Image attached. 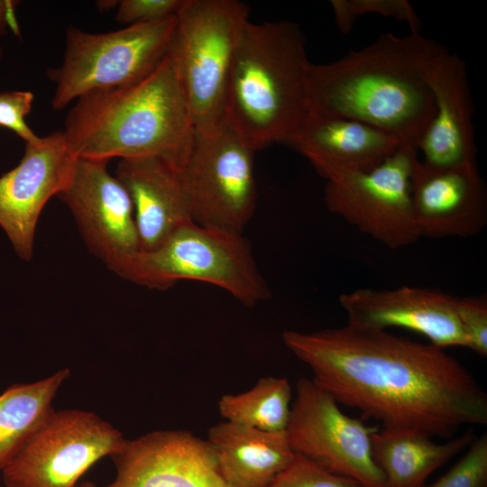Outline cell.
<instances>
[{"instance_id":"10","label":"cell","mask_w":487,"mask_h":487,"mask_svg":"<svg viewBox=\"0 0 487 487\" xmlns=\"http://www.w3.org/2000/svg\"><path fill=\"white\" fill-rule=\"evenodd\" d=\"M121 431L94 412L53 411L3 470L5 487H76L98 460L121 451Z\"/></svg>"},{"instance_id":"8","label":"cell","mask_w":487,"mask_h":487,"mask_svg":"<svg viewBox=\"0 0 487 487\" xmlns=\"http://www.w3.org/2000/svg\"><path fill=\"white\" fill-rule=\"evenodd\" d=\"M418 154L417 148L401 145L371 170L328 176L324 190L327 208L391 249L414 244L420 236L410 178Z\"/></svg>"},{"instance_id":"14","label":"cell","mask_w":487,"mask_h":487,"mask_svg":"<svg viewBox=\"0 0 487 487\" xmlns=\"http://www.w3.org/2000/svg\"><path fill=\"white\" fill-rule=\"evenodd\" d=\"M115 476L106 487H231L207 440L159 430L128 440L113 455Z\"/></svg>"},{"instance_id":"27","label":"cell","mask_w":487,"mask_h":487,"mask_svg":"<svg viewBox=\"0 0 487 487\" xmlns=\"http://www.w3.org/2000/svg\"><path fill=\"white\" fill-rule=\"evenodd\" d=\"M33 100V93L28 90L0 91V126L14 132L25 143H35L41 139L25 120Z\"/></svg>"},{"instance_id":"11","label":"cell","mask_w":487,"mask_h":487,"mask_svg":"<svg viewBox=\"0 0 487 487\" xmlns=\"http://www.w3.org/2000/svg\"><path fill=\"white\" fill-rule=\"evenodd\" d=\"M375 430L342 412L337 401L312 379L298 380L285 429L295 454L361 487H387L372 458L371 436Z\"/></svg>"},{"instance_id":"15","label":"cell","mask_w":487,"mask_h":487,"mask_svg":"<svg viewBox=\"0 0 487 487\" xmlns=\"http://www.w3.org/2000/svg\"><path fill=\"white\" fill-rule=\"evenodd\" d=\"M348 323L386 330L401 327L418 333L445 349L467 347L455 298L433 289L402 286L394 289H359L339 297Z\"/></svg>"},{"instance_id":"7","label":"cell","mask_w":487,"mask_h":487,"mask_svg":"<svg viewBox=\"0 0 487 487\" xmlns=\"http://www.w3.org/2000/svg\"><path fill=\"white\" fill-rule=\"evenodd\" d=\"M176 22L172 15L97 33L69 27L62 63L48 71L55 85L52 108L61 110L89 92L147 77L167 57Z\"/></svg>"},{"instance_id":"1","label":"cell","mask_w":487,"mask_h":487,"mask_svg":"<svg viewBox=\"0 0 487 487\" xmlns=\"http://www.w3.org/2000/svg\"><path fill=\"white\" fill-rule=\"evenodd\" d=\"M282 340L338 404L383 428L450 438L464 425L487 424V393L443 348L351 323L286 330Z\"/></svg>"},{"instance_id":"5","label":"cell","mask_w":487,"mask_h":487,"mask_svg":"<svg viewBox=\"0 0 487 487\" xmlns=\"http://www.w3.org/2000/svg\"><path fill=\"white\" fill-rule=\"evenodd\" d=\"M169 51L191 111L196 133L225 125L227 82L249 7L237 0H184Z\"/></svg>"},{"instance_id":"18","label":"cell","mask_w":487,"mask_h":487,"mask_svg":"<svg viewBox=\"0 0 487 487\" xmlns=\"http://www.w3.org/2000/svg\"><path fill=\"white\" fill-rule=\"evenodd\" d=\"M115 177L133 202L141 251L161 245L193 222L180 167L162 157L120 160Z\"/></svg>"},{"instance_id":"25","label":"cell","mask_w":487,"mask_h":487,"mask_svg":"<svg viewBox=\"0 0 487 487\" xmlns=\"http://www.w3.org/2000/svg\"><path fill=\"white\" fill-rule=\"evenodd\" d=\"M269 487H361L354 480L333 473L308 458L295 454Z\"/></svg>"},{"instance_id":"31","label":"cell","mask_w":487,"mask_h":487,"mask_svg":"<svg viewBox=\"0 0 487 487\" xmlns=\"http://www.w3.org/2000/svg\"><path fill=\"white\" fill-rule=\"evenodd\" d=\"M76 487H96V485L89 481H85L81 483H78Z\"/></svg>"},{"instance_id":"9","label":"cell","mask_w":487,"mask_h":487,"mask_svg":"<svg viewBox=\"0 0 487 487\" xmlns=\"http://www.w3.org/2000/svg\"><path fill=\"white\" fill-rule=\"evenodd\" d=\"M254 153L226 126L212 135L195 133L180 168L194 223L243 234L257 200Z\"/></svg>"},{"instance_id":"28","label":"cell","mask_w":487,"mask_h":487,"mask_svg":"<svg viewBox=\"0 0 487 487\" xmlns=\"http://www.w3.org/2000/svg\"><path fill=\"white\" fill-rule=\"evenodd\" d=\"M455 309L467 347L487 355V301L483 298H455Z\"/></svg>"},{"instance_id":"23","label":"cell","mask_w":487,"mask_h":487,"mask_svg":"<svg viewBox=\"0 0 487 487\" xmlns=\"http://www.w3.org/2000/svg\"><path fill=\"white\" fill-rule=\"evenodd\" d=\"M291 387L285 378L260 379L250 390L225 394L218 400L220 415L232 423L270 432L285 431L290 414Z\"/></svg>"},{"instance_id":"22","label":"cell","mask_w":487,"mask_h":487,"mask_svg":"<svg viewBox=\"0 0 487 487\" xmlns=\"http://www.w3.org/2000/svg\"><path fill=\"white\" fill-rule=\"evenodd\" d=\"M70 376L69 368L30 383L14 384L0 394V473L52 414V401Z\"/></svg>"},{"instance_id":"29","label":"cell","mask_w":487,"mask_h":487,"mask_svg":"<svg viewBox=\"0 0 487 487\" xmlns=\"http://www.w3.org/2000/svg\"><path fill=\"white\" fill-rule=\"evenodd\" d=\"M184 0H123L115 20L128 25L146 23L176 15Z\"/></svg>"},{"instance_id":"13","label":"cell","mask_w":487,"mask_h":487,"mask_svg":"<svg viewBox=\"0 0 487 487\" xmlns=\"http://www.w3.org/2000/svg\"><path fill=\"white\" fill-rule=\"evenodd\" d=\"M78 159L63 130L55 131L25 143L18 165L0 177V226L22 260L32 258L40 216L64 188Z\"/></svg>"},{"instance_id":"16","label":"cell","mask_w":487,"mask_h":487,"mask_svg":"<svg viewBox=\"0 0 487 487\" xmlns=\"http://www.w3.org/2000/svg\"><path fill=\"white\" fill-rule=\"evenodd\" d=\"M427 81L435 114L417 145L422 162L437 169L477 168L473 103L464 60L447 50L430 65Z\"/></svg>"},{"instance_id":"19","label":"cell","mask_w":487,"mask_h":487,"mask_svg":"<svg viewBox=\"0 0 487 487\" xmlns=\"http://www.w3.org/2000/svg\"><path fill=\"white\" fill-rule=\"evenodd\" d=\"M285 143L325 179L341 171L371 170L402 145L393 135L365 123L314 113Z\"/></svg>"},{"instance_id":"2","label":"cell","mask_w":487,"mask_h":487,"mask_svg":"<svg viewBox=\"0 0 487 487\" xmlns=\"http://www.w3.org/2000/svg\"><path fill=\"white\" fill-rule=\"evenodd\" d=\"M446 51L419 32H386L337 60L310 62L309 113L360 121L417 148L435 114L427 73Z\"/></svg>"},{"instance_id":"20","label":"cell","mask_w":487,"mask_h":487,"mask_svg":"<svg viewBox=\"0 0 487 487\" xmlns=\"http://www.w3.org/2000/svg\"><path fill=\"white\" fill-rule=\"evenodd\" d=\"M207 441L231 487H269L295 455L285 431H264L226 420L209 428Z\"/></svg>"},{"instance_id":"6","label":"cell","mask_w":487,"mask_h":487,"mask_svg":"<svg viewBox=\"0 0 487 487\" xmlns=\"http://www.w3.org/2000/svg\"><path fill=\"white\" fill-rule=\"evenodd\" d=\"M123 279L160 290L180 280L202 281L225 289L246 307L271 297L243 234L194 222L178 228L154 250L136 253Z\"/></svg>"},{"instance_id":"21","label":"cell","mask_w":487,"mask_h":487,"mask_svg":"<svg viewBox=\"0 0 487 487\" xmlns=\"http://www.w3.org/2000/svg\"><path fill=\"white\" fill-rule=\"evenodd\" d=\"M471 431L436 443L414 431L381 428L371 436L372 454L387 487H424L427 477L473 440Z\"/></svg>"},{"instance_id":"26","label":"cell","mask_w":487,"mask_h":487,"mask_svg":"<svg viewBox=\"0 0 487 487\" xmlns=\"http://www.w3.org/2000/svg\"><path fill=\"white\" fill-rule=\"evenodd\" d=\"M424 487H487V434L473 439L465 455L448 472Z\"/></svg>"},{"instance_id":"32","label":"cell","mask_w":487,"mask_h":487,"mask_svg":"<svg viewBox=\"0 0 487 487\" xmlns=\"http://www.w3.org/2000/svg\"><path fill=\"white\" fill-rule=\"evenodd\" d=\"M2 57H3V49L0 46V60H1Z\"/></svg>"},{"instance_id":"30","label":"cell","mask_w":487,"mask_h":487,"mask_svg":"<svg viewBox=\"0 0 487 487\" xmlns=\"http://www.w3.org/2000/svg\"><path fill=\"white\" fill-rule=\"evenodd\" d=\"M17 1L0 0V36L6 33L10 28L14 33H19L18 23L14 14Z\"/></svg>"},{"instance_id":"4","label":"cell","mask_w":487,"mask_h":487,"mask_svg":"<svg viewBox=\"0 0 487 487\" xmlns=\"http://www.w3.org/2000/svg\"><path fill=\"white\" fill-rule=\"evenodd\" d=\"M309 63L298 24L248 21L227 82L225 125L255 152L285 142L309 114Z\"/></svg>"},{"instance_id":"24","label":"cell","mask_w":487,"mask_h":487,"mask_svg":"<svg viewBox=\"0 0 487 487\" xmlns=\"http://www.w3.org/2000/svg\"><path fill=\"white\" fill-rule=\"evenodd\" d=\"M335 23L342 33H348L356 19L366 14H378L406 22L410 32H419L420 22L407 0H332Z\"/></svg>"},{"instance_id":"3","label":"cell","mask_w":487,"mask_h":487,"mask_svg":"<svg viewBox=\"0 0 487 487\" xmlns=\"http://www.w3.org/2000/svg\"><path fill=\"white\" fill-rule=\"evenodd\" d=\"M78 158L109 161L166 158L181 167L195 137L189 105L172 60L142 80L77 99L63 130Z\"/></svg>"},{"instance_id":"12","label":"cell","mask_w":487,"mask_h":487,"mask_svg":"<svg viewBox=\"0 0 487 487\" xmlns=\"http://www.w3.org/2000/svg\"><path fill=\"white\" fill-rule=\"evenodd\" d=\"M107 163L78 158L57 198L71 212L89 251L123 279L141 244L130 195Z\"/></svg>"},{"instance_id":"17","label":"cell","mask_w":487,"mask_h":487,"mask_svg":"<svg viewBox=\"0 0 487 487\" xmlns=\"http://www.w3.org/2000/svg\"><path fill=\"white\" fill-rule=\"evenodd\" d=\"M410 192L419 236L469 237L487 223V193L478 168L437 169L418 159Z\"/></svg>"}]
</instances>
